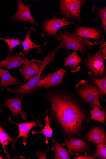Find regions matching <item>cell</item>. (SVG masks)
Returning <instances> with one entry per match:
<instances>
[{
	"mask_svg": "<svg viewBox=\"0 0 106 159\" xmlns=\"http://www.w3.org/2000/svg\"><path fill=\"white\" fill-rule=\"evenodd\" d=\"M88 155L87 153H85L84 156H83L82 155L76 158L75 159H94V157L93 156L88 157Z\"/></svg>",
	"mask_w": 106,
	"mask_h": 159,
	"instance_id": "obj_30",
	"label": "cell"
},
{
	"mask_svg": "<svg viewBox=\"0 0 106 159\" xmlns=\"http://www.w3.org/2000/svg\"><path fill=\"white\" fill-rule=\"evenodd\" d=\"M51 107L45 111L51 122L61 129L66 139L81 137L86 124L90 122L89 112L80 97L74 92L62 88H51L43 93Z\"/></svg>",
	"mask_w": 106,
	"mask_h": 159,
	"instance_id": "obj_1",
	"label": "cell"
},
{
	"mask_svg": "<svg viewBox=\"0 0 106 159\" xmlns=\"http://www.w3.org/2000/svg\"><path fill=\"white\" fill-rule=\"evenodd\" d=\"M94 109H89V111L91 114L90 120H94L101 123H104L106 110H101L96 107H94Z\"/></svg>",
	"mask_w": 106,
	"mask_h": 159,
	"instance_id": "obj_24",
	"label": "cell"
},
{
	"mask_svg": "<svg viewBox=\"0 0 106 159\" xmlns=\"http://www.w3.org/2000/svg\"><path fill=\"white\" fill-rule=\"evenodd\" d=\"M83 139L87 140V142H92L96 144L106 143V134L104 130L99 125H95L85 135Z\"/></svg>",
	"mask_w": 106,
	"mask_h": 159,
	"instance_id": "obj_16",
	"label": "cell"
},
{
	"mask_svg": "<svg viewBox=\"0 0 106 159\" xmlns=\"http://www.w3.org/2000/svg\"><path fill=\"white\" fill-rule=\"evenodd\" d=\"M62 48V46L60 43L53 50L48 53L42 61L39 70L36 75L23 85H15L12 88H7V91L13 93L17 98L23 97L27 94H36L35 89L40 80L42 71L49 64L56 61L55 60L56 52L58 50Z\"/></svg>",
	"mask_w": 106,
	"mask_h": 159,
	"instance_id": "obj_2",
	"label": "cell"
},
{
	"mask_svg": "<svg viewBox=\"0 0 106 159\" xmlns=\"http://www.w3.org/2000/svg\"><path fill=\"white\" fill-rule=\"evenodd\" d=\"M85 74L88 77L90 80L97 87L99 92V96L104 102L105 101L106 95V75L102 79L96 78L89 75L85 72Z\"/></svg>",
	"mask_w": 106,
	"mask_h": 159,
	"instance_id": "obj_21",
	"label": "cell"
},
{
	"mask_svg": "<svg viewBox=\"0 0 106 159\" xmlns=\"http://www.w3.org/2000/svg\"><path fill=\"white\" fill-rule=\"evenodd\" d=\"M68 70L62 67L54 73L45 74L44 78L40 80L36 87V93L43 89L47 90L64 84V76Z\"/></svg>",
	"mask_w": 106,
	"mask_h": 159,
	"instance_id": "obj_8",
	"label": "cell"
},
{
	"mask_svg": "<svg viewBox=\"0 0 106 159\" xmlns=\"http://www.w3.org/2000/svg\"><path fill=\"white\" fill-rule=\"evenodd\" d=\"M9 120L10 123L14 125H17L19 129V135L15 140V142L13 143L12 148L14 149H16V145L19 139L21 137L24 138L22 143L25 146L28 141V138L29 137L28 134L31 129L34 127H42L43 124L39 120L31 122H25L22 123H17L13 122L12 119L9 118Z\"/></svg>",
	"mask_w": 106,
	"mask_h": 159,
	"instance_id": "obj_12",
	"label": "cell"
},
{
	"mask_svg": "<svg viewBox=\"0 0 106 159\" xmlns=\"http://www.w3.org/2000/svg\"><path fill=\"white\" fill-rule=\"evenodd\" d=\"M90 81L83 80L75 85L74 92L77 94L84 103L88 104L94 108L96 107L101 110L104 107L100 104L99 101V92L96 85Z\"/></svg>",
	"mask_w": 106,
	"mask_h": 159,
	"instance_id": "obj_4",
	"label": "cell"
},
{
	"mask_svg": "<svg viewBox=\"0 0 106 159\" xmlns=\"http://www.w3.org/2000/svg\"><path fill=\"white\" fill-rule=\"evenodd\" d=\"M93 157L94 159L99 158L106 159V144L101 143L96 144V149Z\"/></svg>",
	"mask_w": 106,
	"mask_h": 159,
	"instance_id": "obj_26",
	"label": "cell"
},
{
	"mask_svg": "<svg viewBox=\"0 0 106 159\" xmlns=\"http://www.w3.org/2000/svg\"><path fill=\"white\" fill-rule=\"evenodd\" d=\"M73 33L76 36L93 39L96 45L101 44L104 41L105 35L103 31L97 27H88L79 25L75 28Z\"/></svg>",
	"mask_w": 106,
	"mask_h": 159,
	"instance_id": "obj_9",
	"label": "cell"
},
{
	"mask_svg": "<svg viewBox=\"0 0 106 159\" xmlns=\"http://www.w3.org/2000/svg\"><path fill=\"white\" fill-rule=\"evenodd\" d=\"M29 61L22 53H12L6 59L0 62V67L12 69L19 67Z\"/></svg>",
	"mask_w": 106,
	"mask_h": 159,
	"instance_id": "obj_15",
	"label": "cell"
},
{
	"mask_svg": "<svg viewBox=\"0 0 106 159\" xmlns=\"http://www.w3.org/2000/svg\"><path fill=\"white\" fill-rule=\"evenodd\" d=\"M0 112H1L2 113H3L4 111L1 109H0Z\"/></svg>",
	"mask_w": 106,
	"mask_h": 159,
	"instance_id": "obj_31",
	"label": "cell"
},
{
	"mask_svg": "<svg viewBox=\"0 0 106 159\" xmlns=\"http://www.w3.org/2000/svg\"><path fill=\"white\" fill-rule=\"evenodd\" d=\"M58 2L59 12L57 16L64 15V18L82 23L80 12L82 7L87 3L86 0H59Z\"/></svg>",
	"mask_w": 106,
	"mask_h": 159,
	"instance_id": "obj_5",
	"label": "cell"
},
{
	"mask_svg": "<svg viewBox=\"0 0 106 159\" xmlns=\"http://www.w3.org/2000/svg\"><path fill=\"white\" fill-rule=\"evenodd\" d=\"M23 97L16 98H9L0 107H5L8 108L14 116H20L22 119L27 121L28 114L22 109V102Z\"/></svg>",
	"mask_w": 106,
	"mask_h": 159,
	"instance_id": "obj_13",
	"label": "cell"
},
{
	"mask_svg": "<svg viewBox=\"0 0 106 159\" xmlns=\"http://www.w3.org/2000/svg\"><path fill=\"white\" fill-rule=\"evenodd\" d=\"M63 60L64 65L68 66L67 69L72 73H77L81 68L79 64L82 62V59L78 55V51H74L65 58Z\"/></svg>",
	"mask_w": 106,
	"mask_h": 159,
	"instance_id": "obj_17",
	"label": "cell"
},
{
	"mask_svg": "<svg viewBox=\"0 0 106 159\" xmlns=\"http://www.w3.org/2000/svg\"><path fill=\"white\" fill-rule=\"evenodd\" d=\"M104 59L102 56L100 48L97 52L91 56L89 54L85 59L84 64L88 70L89 75L98 79L103 78L106 75Z\"/></svg>",
	"mask_w": 106,
	"mask_h": 159,
	"instance_id": "obj_6",
	"label": "cell"
},
{
	"mask_svg": "<svg viewBox=\"0 0 106 159\" xmlns=\"http://www.w3.org/2000/svg\"><path fill=\"white\" fill-rule=\"evenodd\" d=\"M15 140L16 139H14L13 138L11 137L6 132L4 129L0 125V143L2 144L4 152L9 157H10L6 151L5 146L8 144L11 145L12 143H13L15 142Z\"/></svg>",
	"mask_w": 106,
	"mask_h": 159,
	"instance_id": "obj_25",
	"label": "cell"
},
{
	"mask_svg": "<svg viewBox=\"0 0 106 159\" xmlns=\"http://www.w3.org/2000/svg\"><path fill=\"white\" fill-rule=\"evenodd\" d=\"M49 148H50L49 146L48 149H47L46 151L44 153H42L40 151L37 152L36 153H35L36 156L38 159H47V154L49 150Z\"/></svg>",
	"mask_w": 106,
	"mask_h": 159,
	"instance_id": "obj_29",
	"label": "cell"
},
{
	"mask_svg": "<svg viewBox=\"0 0 106 159\" xmlns=\"http://www.w3.org/2000/svg\"><path fill=\"white\" fill-rule=\"evenodd\" d=\"M92 12L96 14L94 20L97 21L99 19L101 20V23L99 27L102 29L104 34H106V7L102 8L100 7L94 6L92 8Z\"/></svg>",
	"mask_w": 106,
	"mask_h": 159,
	"instance_id": "obj_22",
	"label": "cell"
},
{
	"mask_svg": "<svg viewBox=\"0 0 106 159\" xmlns=\"http://www.w3.org/2000/svg\"><path fill=\"white\" fill-rule=\"evenodd\" d=\"M67 19L58 18L54 16L50 20H45L41 26V30L43 37H53L58 40H60L57 33L62 28L68 25H73L75 21H68Z\"/></svg>",
	"mask_w": 106,
	"mask_h": 159,
	"instance_id": "obj_7",
	"label": "cell"
},
{
	"mask_svg": "<svg viewBox=\"0 0 106 159\" xmlns=\"http://www.w3.org/2000/svg\"><path fill=\"white\" fill-rule=\"evenodd\" d=\"M45 125L44 128L39 131H33L32 134L33 135L37 134H42L45 136V142L47 144H49L48 139L49 138H52L53 135V130L50 125L51 119L48 116H46L44 118Z\"/></svg>",
	"mask_w": 106,
	"mask_h": 159,
	"instance_id": "obj_23",
	"label": "cell"
},
{
	"mask_svg": "<svg viewBox=\"0 0 106 159\" xmlns=\"http://www.w3.org/2000/svg\"><path fill=\"white\" fill-rule=\"evenodd\" d=\"M51 150L54 153L55 159H71L67 149L54 139H52Z\"/></svg>",
	"mask_w": 106,
	"mask_h": 159,
	"instance_id": "obj_20",
	"label": "cell"
},
{
	"mask_svg": "<svg viewBox=\"0 0 106 159\" xmlns=\"http://www.w3.org/2000/svg\"><path fill=\"white\" fill-rule=\"evenodd\" d=\"M20 39H16L14 37L12 39H5L0 37V39L4 41L7 43L10 50L9 54L11 53L14 48L17 47L21 44Z\"/></svg>",
	"mask_w": 106,
	"mask_h": 159,
	"instance_id": "obj_27",
	"label": "cell"
},
{
	"mask_svg": "<svg viewBox=\"0 0 106 159\" xmlns=\"http://www.w3.org/2000/svg\"><path fill=\"white\" fill-rule=\"evenodd\" d=\"M26 30L27 33L25 39L24 41L21 42V44L23 47V52L25 51V54L27 55L30 50H33L34 48H36L38 50L37 53L38 54L40 53H42V52L41 47L42 46L46 45H47V43L45 42L43 44L40 45H36L32 41L30 37V34L31 33L35 31V28L31 27L27 29Z\"/></svg>",
	"mask_w": 106,
	"mask_h": 159,
	"instance_id": "obj_18",
	"label": "cell"
},
{
	"mask_svg": "<svg viewBox=\"0 0 106 159\" xmlns=\"http://www.w3.org/2000/svg\"><path fill=\"white\" fill-rule=\"evenodd\" d=\"M58 34L61 41L60 43L66 51H79L82 56H86L93 50L94 44L89 39L76 36L68 30L60 31Z\"/></svg>",
	"mask_w": 106,
	"mask_h": 159,
	"instance_id": "obj_3",
	"label": "cell"
},
{
	"mask_svg": "<svg viewBox=\"0 0 106 159\" xmlns=\"http://www.w3.org/2000/svg\"><path fill=\"white\" fill-rule=\"evenodd\" d=\"M0 78L1 82L0 85L2 89L10 85H17L24 84L20 79L13 77L10 74L8 69L0 68Z\"/></svg>",
	"mask_w": 106,
	"mask_h": 159,
	"instance_id": "obj_19",
	"label": "cell"
},
{
	"mask_svg": "<svg viewBox=\"0 0 106 159\" xmlns=\"http://www.w3.org/2000/svg\"><path fill=\"white\" fill-rule=\"evenodd\" d=\"M17 10L15 15L11 17L12 21H23L34 24L36 27L39 25L35 20L31 12L32 4L25 5L21 0L16 1Z\"/></svg>",
	"mask_w": 106,
	"mask_h": 159,
	"instance_id": "obj_10",
	"label": "cell"
},
{
	"mask_svg": "<svg viewBox=\"0 0 106 159\" xmlns=\"http://www.w3.org/2000/svg\"><path fill=\"white\" fill-rule=\"evenodd\" d=\"M62 145L68 148V152L71 156L78 155L81 152L89 154L91 149L90 143L78 139L72 138L69 141L66 139Z\"/></svg>",
	"mask_w": 106,
	"mask_h": 159,
	"instance_id": "obj_11",
	"label": "cell"
},
{
	"mask_svg": "<svg viewBox=\"0 0 106 159\" xmlns=\"http://www.w3.org/2000/svg\"><path fill=\"white\" fill-rule=\"evenodd\" d=\"M42 62L41 60L33 59L23 64L22 67L18 70L21 74L24 83L38 73Z\"/></svg>",
	"mask_w": 106,
	"mask_h": 159,
	"instance_id": "obj_14",
	"label": "cell"
},
{
	"mask_svg": "<svg viewBox=\"0 0 106 159\" xmlns=\"http://www.w3.org/2000/svg\"><path fill=\"white\" fill-rule=\"evenodd\" d=\"M100 52L102 54V56L103 58L106 60V42H104L101 44V45L99 48Z\"/></svg>",
	"mask_w": 106,
	"mask_h": 159,
	"instance_id": "obj_28",
	"label": "cell"
}]
</instances>
